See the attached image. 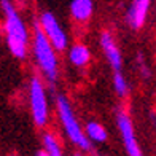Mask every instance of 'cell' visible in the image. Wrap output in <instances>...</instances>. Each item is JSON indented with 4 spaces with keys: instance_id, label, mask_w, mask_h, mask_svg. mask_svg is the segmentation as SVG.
Masks as SVG:
<instances>
[{
    "instance_id": "1",
    "label": "cell",
    "mask_w": 156,
    "mask_h": 156,
    "mask_svg": "<svg viewBox=\"0 0 156 156\" xmlns=\"http://www.w3.org/2000/svg\"><path fill=\"white\" fill-rule=\"evenodd\" d=\"M2 8L6 15V34H8V45L11 53L16 58H24L26 54V41H27V32L19 19L18 13L15 11L13 5L8 0H2Z\"/></svg>"
},
{
    "instance_id": "2",
    "label": "cell",
    "mask_w": 156,
    "mask_h": 156,
    "mask_svg": "<svg viewBox=\"0 0 156 156\" xmlns=\"http://www.w3.org/2000/svg\"><path fill=\"white\" fill-rule=\"evenodd\" d=\"M35 56L40 64V67L43 69V72L48 75L49 80H56L58 76V64H56V56L53 54L51 41H49L48 35L45 34L43 29H40L38 24H35Z\"/></svg>"
},
{
    "instance_id": "3",
    "label": "cell",
    "mask_w": 156,
    "mask_h": 156,
    "mask_svg": "<svg viewBox=\"0 0 156 156\" xmlns=\"http://www.w3.org/2000/svg\"><path fill=\"white\" fill-rule=\"evenodd\" d=\"M58 108H59V115L62 119V124L66 127V131L69 134V137L73 140V144H76L80 148L83 150H89V144H88V139L84 137L83 131L80 129V124L75 119L72 110H70V105L67 102L66 97H58Z\"/></svg>"
},
{
    "instance_id": "4",
    "label": "cell",
    "mask_w": 156,
    "mask_h": 156,
    "mask_svg": "<svg viewBox=\"0 0 156 156\" xmlns=\"http://www.w3.org/2000/svg\"><path fill=\"white\" fill-rule=\"evenodd\" d=\"M30 102H32V113L35 118V123L38 126H43L46 123L48 110H46V97L43 86L38 80H32L30 84Z\"/></svg>"
},
{
    "instance_id": "5",
    "label": "cell",
    "mask_w": 156,
    "mask_h": 156,
    "mask_svg": "<svg viewBox=\"0 0 156 156\" xmlns=\"http://www.w3.org/2000/svg\"><path fill=\"white\" fill-rule=\"evenodd\" d=\"M41 26H43V30L48 35L49 41H53V46L56 49H64L67 46V37L66 34L62 32L61 26L58 24L56 18L51 15V13H45L41 16Z\"/></svg>"
},
{
    "instance_id": "6",
    "label": "cell",
    "mask_w": 156,
    "mask_h": 156,
    "mask_svg": "<svg viewBox=\"0 0 156 156\" xmlns=\"http://www.w3.org/2000/svg\"><path fill=\"white\" fill-rule=\"evenodd\" d=\"M118 127L121 131V136L124 140V145H126V150L129 156H142V151L137 145V140L136 136H134V129H132V123L131 119L127 118L124 113H119L118 115Z\"/></svg>"
},
{
    "instance_id": "7",
    "label": "cell",
    "mask_w": 156,
    "mask_h": 156,
    "mask_svg": "<svg viewBox=\"0 0 156 156\" xmlns=\"http://www.w3.org/2000/svg\"><path fill=\"white\" fill-rule=\"evenodd\" d=\"M148 8H150V0H134L129 11H127V23H129L134 29L144 26Z\"/></svg>"
},
{
    "instance_id": "8",
    "label": "cell",
    "mask_w": 156,
    "mask_h": 156,
    "mask_svg": "<svg viewBox=\"0 0 156 156\" xmlns=\"http://www.w3.org/2000/svg\"><path fill=\"white\" fill-rule=\"evenodd\" d=\"M101 41H102V48H104V53L107 54V58L112 64V67L115 70H119L121 69V54H119L118 48L115 45L113 38L110 37V34L104 32L102 37H101Z\"/></svg>"
},
{
    "instance_id": "9",
    "label": "cell",
    "mask_w": 156,
    "mask_h": 156,
    "mask_svg": "<svg viewBox=\"0 0 156 156\" xmlns=\"http://www.w3.org/2000/svg\"><path fill=\"white\" fill-rule=\"evenodd\" d=\"M70 8H72V15L76 19L84 21L93 13V2L91 0H73Z\"/></svg>"
},
{
    "instance_id": "10",
    "label": "cell",
    "mask_w": 156,
    "mask_h": 156,
    "mask_svg": "<svg viewBox=\"0 0 156 156\" xmlns=\"http://www.w3.org/2000/svg\"><path fill=\"white\" fill-rule=\"evenodd\" d=\"M70 61H72L75 66H84V64H88L89 61V51L86 46L83 45H76L72 48V51H70Z\"/></svg>"
},
{
    "instance_id": "11",
    "label": "cell",
    "mask_w": 156,
    "mask_h": 156,
    "mask_svg": "<svg viewBox=\"0 0 156 156\" xmlns=\"http://www.w3.org/2000/svg\"><path fill=\"white\" fill-rule=\"evenodd\" d=\"M86 131H88V136L96 142H104L105 139H107V134H105L104 127L101 124H97V123H89L86 126Z\"/></svg>"
},
{
    "instance_id": "12",
    "label": "cell",
    "mask_w": 156,
    "mask_h": 156,
    "mask_svg": "<svg viewBox=\"0 0 156 156\" xmlns=\"http://www.w3.org/2000/svg\"><path fill=\"white\" fill-rule=\"evenodd\" d=\"M113 84H115V91L119 94V96H124L127 93V84H126V80L123 78V75L116 70L115 76H113Z\"/></svg>"
},
{
    "instance_id": "13",
    "label": "cell",
    "mask_w": 156,
    "mask_h": 156,
    "mask_svg": "<svg viewBox=\"0 0 156 156\" xmlns=\"http://www.w3.org/2000/svg\"><path fill=\"white\" fill-rule=\"evenodd\" d=\"M45 145H46V150L49 153V156H61V150L56 140L53 139V136H45Z\"/></svg>"
},
{
    "instance_id": "14",
    "label": "cell",
    "mask_w": 156,
    "mask_h": 156,
    "mask_svg": "<svg viewBox=\"0 0 156 156\" xmlns=\"http://www.w3.org/2000/svg\"><path fill=\"white\" fill-rule=\"evenodd\" d=\"M37 156H49V153H48V151H40Z\"/></svg>"
}]
</instances>
